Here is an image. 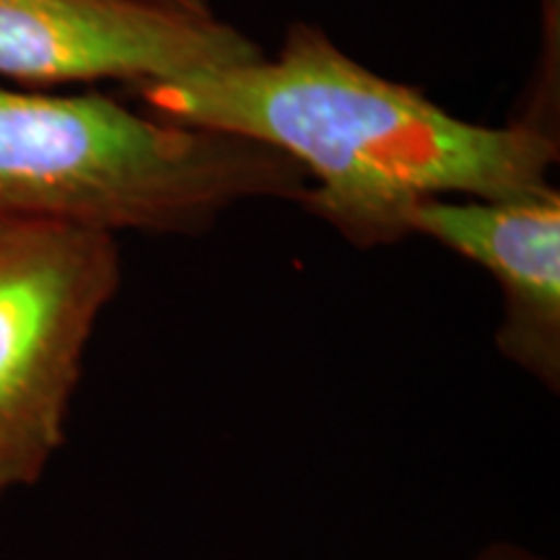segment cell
<instances>
[{
    "label": "cell",
    "mask_w": 560,
    "mask_h": 560,
    "mask_svg": "<svg viewBox=\"0 0 560 560\" xmlns=\"http://www.w3.org/2000/svg\"><path fill=\"white\" fill-rule=\"evenodd\" d=\"M145 115L240 136L310 177L299 206L359 249L410 236L431 198L511 200L552 190L558 138L537 122H467L376 75L319 26L293 21L276 58L130 86Z\"/></svg>",
    "instance_id": "1"
},
{
    "label": "cell",
    "mask_w": 560,
    "mask_h": 560,
    "mask_svg": "<svg viewBox=\"0 0 560 560\" xmlns=\"http://www.w3.org/2000/svg\"><path fill=\"white\" fill-rule=\"evenodd\" d=\"M306 187L299 164L257 140L159 120L104 94L0 83V219L200 234L244 200L299 202Z\"/></svg>",
    "instance_id": "2"
},
{
    "label": "cell",
    "mask_w": 560,
    "mask_h": 560,
    "mask_svg": "<svg viewBox=\"0 0 560 560\" xmlns=\"http://www.w3.org/2000/svg\"><path fill=\"white\" fill-rule=\"evenodd\" d=\"M120 278L117 236L0 219V495L37 482L66 441L89 340Z\"/></svg>",
    "instance_id": "3"
},
{
    "label": "cell",
    "mask_w": 560,
    "mask_h": 560,
    "mask_svg": "<svg viewBox=\"0 0 560 560\" xmlns=\"http://www.w3.org/2000/svg\"><path fill=\"white\" fill-rule=\"evenodd\" d=\"M236 26L151 0H0V79L128 86L260 60Z\"/></svg>",
    "instance_id": "4"
},
{
    "label": "cell",
    "mask_w": 560,
    "mask_h": 560,
    "mask_svg": "<svg viewBox=\"0 0 560 560\" xmlns=\"http://www.w3.org/2000/svg\"><path fill=\"white\" fill-rule=\"evenodd\" d=\"M410 236H429L499 283L495 346L506 361L560 392V192L511 200L431 198L412 208Z\"/></svg>",
    "instance_id": "5"
},
{
    "label": "cell",
    "mask_w": 560,
    "mask_h": 560,
    "mask_svg": "<svg viewBox=\"0 0 560 560\" xmlns=\"http://www.w3.org/2000/svg\"><path fill=\"white\" fill-rule=\"evenodd\" d=\"M465 560H550V558L540 556V552H532L529 548H522V545L516 542H490Z\"/></svg>",
    "instance_id": "6"
},
{
    "label": "cell",
    "mask_w": 560,
    "mask_h": 560,
    "mask_svg": "<svg viewBox=\"0 0 560 560\" xmlns=\"http://www.w3.org/2000/svg\"><path fill=\"white\" fill-rule=\"evenodd\" d=\"M151 3L170 5V9L187 11V13H198V16H210V13H213V9H210V0H151Z\"/></svg>",
    "instance_id": "7"
}]
</instances>
